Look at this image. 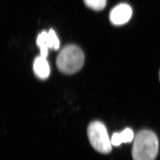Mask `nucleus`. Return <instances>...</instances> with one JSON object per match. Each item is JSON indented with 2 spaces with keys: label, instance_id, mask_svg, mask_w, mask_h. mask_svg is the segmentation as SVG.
Listing matches in <instances>:
<instances>
[{
  "label": "nucleus",
  "instance_id": "1",
  "mask_svg": "<svg viewBox=\"0 0 160 160\" xmlns=\"http://www.w3.org/2000/svg\"><path fill=\"white\" fill-rule=\"evenodd\" d=\"M159 151V141L153 132L141 130L135 138L132 154L133 160H155Z\"/></svg>",
  "mask_w": 160,
  "mask_h": 160
},
{
  "label": "nucleus",
  "instance_id": "2",
  "mask_svg": "<svg viewBox=\"0 0 160 160\" xmlns=\"http://www.w3.org/2000/svg\"><path fill=\"white\" fill-rule=\"evenodd\" d=\"M85 56L82 49L77 46L69 45L64 47L57 59V66L62 72L72 74L82 68Z\"/></svg>",
  "mask_w": 160,
  "mask_h": 160
},
{
  "label": "nucleus",
  "instance_id": "3",
  "mask_svg": "<svg viewBox=\"0 0 160 160\" xmlns=\"http://www.w3.org/2000/svg\"><path fill=\"white\" fill-rule=\"evenodd\" d=\"M91 145L98 152L108 153L112 151V142L109 138L106 127L100 121L91 123L88 128Z\"/></svg>",
  "mask_w": 160,
  "mask_h": 160
},
{
  "label": "nucleus",
  "instance_id": "4",
  "mask_svg": "<svg viewBox=\"0 0 160 160\" xmlns=\"http://www.w3.org/2000/svg\"><path fill=\"white\" fill-rule=\"evenodd\" d=\"M36 42L40 48L41 56L46 58L48 55L49 48L57 50L60 47L59 39L53 30H50L48 32H42L38 36Z\"/></svg>",
  "mask_w": 160,
  "mask_h": 160
},
{
  "label": "nucleus",
  "instance_id": "5",
  "mask_svg": "<svg viewBox=\"0 0 160 160\" xmlns=\"http://www.w3.org/2000/svg\"><path fill=\"white\" fill-rule=\"evenodd\" d=\"M132 15V9L129 5L121 3L117 5L110 12L109 19L116 26H121L128 22Z\"/></svg>",
  "mask_w": 160,
  "mask_h": 160
},
{
  "label": "nucleus",
  "instance_id": "6",
  "mask_svg": "<svg viewBox=\"0 0 160 160\" xmlns=\"http://www.w3.org/2000/svg\"><path fill=\"white\" fill-rule=\"evenodd\" d=\"M33 70L37 77L41 79L47 78L50 74V67L46 58H36L33 64Z\"/></svg>",
  "mask_w": 160,
  "mask_h": 160
},
{
  "label": "nucleus",
  "instance_id": "7",
  "mask_svg": "<svg viewBox=\"0 0 160 160\" xmlns=\"http://www.w3.org/2000/svg\"><path fill=\"white\" fill-rule=\"evenodd\" d=\"M134 138V133L131 128H127L121 133H115L112 136L111 142L114 146H119L123 142H131Z\"/></svg>",
  "mask_w": 160,
  "mask_h": 160
},
{
  "label": "nucleus",
  "instance_id": "8",
  "mask_svg": "<svg viewBox=\"0 0 160 160\" xmlns=\"http://www.w3.org/2000/svg\"><path fill=\"white\" fill-rule=\"evenodd\" d=\"M85 4L95 11H101L106 6L107 0H83Z\"/></svg>",
  "mask_w": 160,
  "mask_h": 160
},
{
  "label": "nucleus",
  "instance_id": "9",
  "mask_svg": "<svg viewBox=\"0 0 160 160\" xmlns=\"http://www.w3.org/2000/svg\"><path fill=\"white\" fill-rule=\"evenodd\" d=\"M159 79H160V72H159Z\"/></svg>",
  "mask_w": 160,
  "mask_h": 160
}]
</instances>
